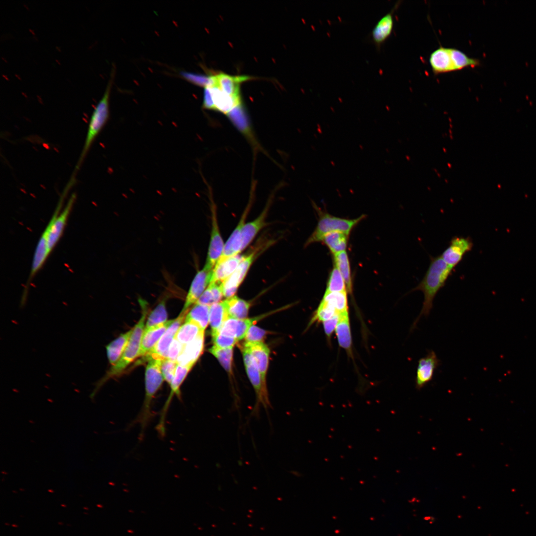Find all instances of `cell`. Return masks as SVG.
I'll list each match as a JSON object with an SVG mask.
<instances>
[{"label":"cell","instance_id":"4316f807","mask_svg":"<svg viewBox=\"0 0 536 536\" xmlns=\"http://www.w3.org/2000/svg\"><path fill=\"white\" fill-rule=\"evenodd\" d=\"M229 318L225 300L210 306L209 324L211 327L212 336L218 333L223 323Z\"/></svg>","mask_w":536,"mask_h":536},{"label":"cell","instance_id":"2e32d148","mask_svg":"<svg viewBox=\"0 0 536 536\" xmlns=\"http://www.w3.org/2000/svg\"><path fill=\"white\" fill-rule=\"evenodd\" d=\"M401 1H398L393 8L381 18L373 28L371 38L377 50L391 35L394 27V14L401 4Z\"/></svg>","mask_w":536,"mask_h":536},{"label":"cell","instance_id":"cb8c5ba5","mask_svg":"<svg viewBox=\"0 0 536 536\" xmlns=\"http://www.w3.org/2000/svg\"><path fill=\"white\" fill-rule=\"evenodd\" d=\"M243 345L248 347L257 364L263 381L267 385L266 376L270 353L268 347L264 342H244Z\"/></svg>","mask_w":536,"mask_h":536},{"label":"cell","instance_id":"4dcf8cb0","mask_svg":"<svg viewBox=\"0 0 536 536\" xmlns=\"http://www.w3.org/2000/svg\"><path fill=\"white\" fill-rule=\"evenodd\" d=\"M204 330L197 323L193 321L185 322L178 330L175 338L185 345L194 340Z\"/></svg>","mask_w":536,"mask_h":536},{"label":"cell","instance_id":"7a4b0ae2","mask_svg":"<svg viewBox=\"0 0 536 536\" xmlns=\"http://www.w3.org/2000/svg\"><path fill=\"white\" fill-rule=\"evenodd\" d=\"M162 361L151 359L148 360L146 367L145 394L144 402L139 412L130 425L131 426L139 424L140 427L139 436L140 439H143L145 430L153 416L151 407L152 402L164 380L161 369Z\"/></svg>","mask_w":536,"mask_h":536},{"label":"cell","instance_id":"d4e9b609","mask_svg":"<svg viewBox=\"0 0 536 536\" xmlns=\"http://www.w3.org/2000/svg\"><path fill=\"white\" fill-rule=\"evenodd\" d=\"M335 330L339 346L351 354L352 339L348 312L339 315Z\"/></svg>","mask_w":536,"mask_h":536},{"label":"cell","instance_id":"b9f144b4","mask_svg":"<svg viewBox=\"0 0 536 536\" xmlns=\"http://www.w3.org/2000/svg\"><path fill=\"white\" fill-rule=\"evenodd\" d=\"M177 363L168 359L162 361L161 372L164 380L170 385L174 378L176 372Z\"/></svg>","mask_w":536,"mask_h":536},{"label":"cell","instance_id":"8fae6325","mask_svg":"<svg viewBox=\"0 0 536 536\" xmlns=\"http://www.w3.org/2000/svg\"><path fill=\"white\" fill-rule=\"evenodd\" d=\"M472 247L473 242L470 237L455 236L440 256L448 266L454 269Z\"/></svg>","mask_w":536,"mask_h":536},{"label":"cell","instance_id":"7bdbcfd3","mask_svg":"<svg viewBox=\"0 0 536 536\" xmlns=\"http://www.w3.org/2000/svg\"><path fill=\"white\" fill-rule=\"evenodd\" d=\"M214 345L220 348L233 347L238 341L235 338L218 333L212 336Z\"/></svg>","mask_w":536,"mask_h":536},{"label":"cell","instance_id":"484cf974","mask_svg":"<svg viewBox=\"0 0 536 536\" xmlns=\"http://www.w3.org/2000/svg\"><path fill=\"white\" fill-rule=\"evenodd\" d=\"M132 332L133 329L125 334H121L106 346L107 357L112 366L114 365L121 357L128 345Z\"/></svg>","mask_w":536,"mask_h":536},{"label":"cell","instance_id":"ffe728a7","mask_svg":"<svg viewBox=\"0 0 536 536\" xmlns=\"http://www.w3.org/2000/svg\"><path fill=\"white\" fill-rule=\"evenodd\" d=\"M429 62L435 75L454 71L449 48L440 46L430 54Z\"/></svg>","mask_w":536,"mask_h":536},{"label":"cell","instance_id":"277c9868","mask_svg":"<svg viewBox=\"0 0 536 536\" xmlns=\"http://www.w3.org/2000/svg\"><path fill=\"white\" fill-rule=\"evenodd\" d=\"M114 77V70L112 69L104 93L91 116L83 149L75 166L76 171L79 168L91 145L109 119V98Z\"/></svg>","mask_w":536,"mask_h":536},{"label":"cell","instance_id":"d6986e66","mask_svg":"<svg viewBox=\"0 0 536 536\" xmlns=\"http://www.w3.org/2000/svg\"><path fill=\"white\" fill-rule=\"evenodd\" d=\"M270 202V201L257 218L244 224L241 235V252L249 245L260 231L266 225V220Z\"/></svg>","mask_w":536,"mask_h":536},{"label":"cell","instance_id":"ac0fdd59","mask_svg":"<svg viewBox=\"0 0 536 536\" xmlns=\"http://www.w3.org/2000/svg\"><path fill=\"white\" fill-rule=\"evenodd\" d=\"M245 256L238 254L218 260L212 270L210 283L223 282L234 272Z\"/></svg>","mask_w":536,"mask_h":536},{"label":"cell","instance_id":"bcb514c9","mask_svg":"<svg viewBox=\"0 0 536 536\" xmlns=\"http://www.w3.org/2000/svg\"><path fill=\"white\" fill-rule=\"evenodd\" d=\"M202 107L207 110H213V104L211 94L208 87L204 88Z\"/></svg>","mask_w":536,"mask_h":536},{"label":"cell","instance_id":"7c38bea8","mask_svg":"<svg viewBox=\"0 0 536 536\" xmlns=\"http://www.w3.org/2000/svg\"><path fill=\"white\" fill-rule=\"evenodd\" d=\"M441 361L434 350L418 361L415 378V386L417 390L422 389L433 379L436 369L440 365Z\"/></svg>","mask_w":536,"mask_h":536},{"label":"cell","instance_id":"7402d4cb","mask_svg":"<svg viewBox=\"0 0 536 536\" xmlns=\"http://www.w3.org/2000/svg\"><path fill=\"white\" fill-rule=\"evenodd\" d=\"M174 319L144 331L138 357L143 356L157 344Z\"/></svg>","mask_w":536,"mask_h":536},{"label":"cell","instance_id":"ab89813d","mask_svg":"<svg viewBox=\"0 0 536 536\" xmlns=\"http://www.w3.org/2000/svg\"><path fill=\"white\" fill-rule=\"evenodd\" d=\"M337 315H339L334 309L321 302L310 323H313L316 321L324 322Z\"/></svg>","mask_w":536,"mask_h":536},{"label":"cell","instance_id":"60d3db41","mask_svg":"<svg viewBox=\"0 0 536 536\" xmlns=\"http://www.w3.org/2000/svg\"><path fill=\"white\" fill-rule=\"evenodd\" d=\"M268 332L259 327L253 325L248 330L244 338L246 343H256L264 342Z\"/></svg>","mask_w":536,"mask_h":536},{"label":"cell","instance_id":"ee69618b","mask_svg":"<svg viewBox=\"0 0 536 536\" xmlns=\"http://www.w3.org/2000/svg\"><path fill=\"white\" fill-rule=\"evenodd\" d=\"M184 346L174 337L169 349L167 359L176 361Z\"/></svg>","mask_w":536,"mask_h":536},{"label":"cell","instance_id":"f546056e","mask_svg":"<svg viewBox=\"0 0 536 536\" xmlns=\"http://www.w3.org/2000/svg\"><path fill=\"white\" fill-rule=\"evenodd\" d=\"M229 317L242 319L247 318L250 303L237 296L225 300Z\"/></svg>","mask_w":536,"mask_h":536},{"label":"cell","instance_id":"e0dca14e","mask_svg":"<svg viewBox=\"0 0 536 536\" xmlns=\"http://www.w3.org/2000/svg\"><path fill=\"white\" fill-rule=\"evenodd\" d=\"M208 88L212 96L213 111L220 112L228 116L234 110L242 105L240 96H230L216 86Z\"/></svg>","mask_w":536,"mask_h":536},{"label":"cell","instance_id":"8d00e7d4","mask_svg":"<svg viewBox=\"0 0 536 536\" xmlns=\"http://www.w3.org/2000/svg\"><path fill=\"white\" fill-rule=\"evenodd\" d=\"M165 303V300L162 299L151 312L147 320L144 331L167 321V313Z\"/></svg>","mask_w":536,"mask_h":536},{"label":"cell","instance_id":"74e56055","mask_svg":"<svg viewBox=\"0 0 536 536\" xmlns=\"http://www.w3.org/2000/svg\"><path fill=\"white\" fill-rule=\"evenodd\" d=\"M331 271L325 292H347L344 280L335 265Z\"/></svg>","mask_w":536,"mask_h":536},{"label":"cell","instance_id":"6da1fadb","mask_svg":"<svg viewBox=\"0 0 536 536\" xmlns=\"http://www.w3.org/2000/svg\"><path fill=\"white\" fill-rule=\"evenodd\" d=\"M453 268L448 266L440 256L432 257L429 267L420 282L409 293L414 291H421L424 295L422 307L419 315L413 322L410 331L416 328L421 317H427L433 306L434 300L439 291L444 286L449 277L452 274Z\"/></svg>","mask_w":536,"mask_h":536},{"label":"cell","instance_id":"44dd1931","mask_svg":"<svg viewBox=\"0 0 536 536\" xmlns=\"http://www.w3.org/2000/svg\"><path fill=\"white\" fill-rule=\"evenodd\" d=\"M204 335V332L202 333L194 340L184 346L177 359L178 365L186 366L196 363L203 351Z\"/></svg>","mask_w":536,"mask_h":536},{"label":"cell","instance_id":"9a60e30c","mask_svg":"<svg viewBox=\"0 0 536 536\" xmlns=\"http://www.w3.org/2000/svg\"><path fill=\"white\" fill-rule=\"evenodd\" d=\"M268 314L242 319L229 317L223 323L218 333L235 338L238 340H241L245 338L248 330L254 324Z\"/></svg>","mask_w":536,"mask_h":536},{"label":"cell","instance_id":"f1b7e54d","mask_svg":"<svg viewBox=\"0 0 536 536\" xmlns=\"http://www.w3.org/2000/svg\"><path fill=\"white\" fill-rule=\"evenodd\" d=\"M334 265L340 271L346 285L347 292H352V278L350 263L347 252L345 251L334 255Z\"/></svg>","mask_w":536,"mask_h":536},{"label":"cell","instance_id":"f6af8a7d","mask_svg":"<svg viewBox=\"0 0 536 536\" xmlns=\"http://www.w3.org/2000/svg\"><path fill=\"white\" fill-rule=\"evenodd\" d=\"M339 315H337L323 323L325 333L327 337H330L338 323Z\"/></svg>","mask_w":536,"mask_h":536},{"label":"cell","instance_id":"3957f363","mask_svg":"<svg viewBox=\"0 0 536 536\" xmlns=\"http://www.w3.org/2000/svg\"><path fill=\"white\" fill-rule=\"evenodd\" d=\"M138 301L142 309L141 317L133 328L129 342L121 357L114 365L111 366L103 378L98 382L92 393V397L95 395L98 389L107 380L120 375L132 362L138 357L144 331L145 320L148 311L146 301L141 298H139Z\"/></svg>","mask_w":536,"mask_h":536},{"label":"cell","instance_id":"836d02e7","mask_svg":"<svg viewBox=\"0 0 536 536\" xmlns=\"http://www.w3.org/2000/svg\"><path fill=\"white\" fill-rule=\"evenodd\" d=\"M209 306L195 304L189 311L184 321L194 322L205 331L209 323Z\"/></svg>","mask_w":536,"mask_h":536},{"label":"cell","instance_id":"52a82bcc","mask_svg":"<svg viewBox=\"0 0 536 536\" xmlns=\"http://www.w3.org/2000/svg\"><path fill=\"white\" fill-rule=\"evenodd\" d=\"M66 194V193L65 191L63 197L61 198L56 210L49 222L50 229L48 238V250L49 254L53 251L63 235L76 199L75 195L73 194L69 199L64 209L61 211L62 202Z\"/></svg>","mask_w":536,"mask_h":536},{"label":"cell","instance_id":"5bb4252c","mask_svg":"<svg viewBox=\"0 0 536 536\" xmlns=\"http://www.w3.org/2000/svg\"><path fill=\"white\" fill-rule=\"evenodd\" d=\"M212 270L203 267L197 271L192 281L182 311L189 309L191 306L196 303L210 283Z\"/></svg>","mask_w":536,"mask_h":536},{"label":"cell","instance_id":"e575fe53","mask_svg":"<svg viewBox=\"0 0 536 536\" xmlns=\"http://www.w3.org/2000/svg\"><path fill=\"white\" fill-rule=\"evenodd\" d=\"M449 50L454 71L481 66V61L478 59L470 58L462 51L455 48H449Z\"/></svg>","mask_w":536,"mask_h":536},{"label":"cell","instance_id":"83f0119b","mask_svg":"<svg viewBox=\"0 0 536 536\" xmlns=\"http://www.w3.org/2000/svg\"><path fill=\"white\" fill-rule=\"evenodd\" d=\"M348 234L340 231L332 232L326 234L322 241L329 249L333 255L345 251L348 243Z\"/></svg>","mask_w":536,"mask_h":536},{"label":"cell","instance_id":"8992f818","mask_svg":"<svg viewBox=\"0 0 536 536\" xmlns=\"http://www.w3.org/2000/svg\"><path fill=\"white\" fill-rule=\"evenodd\" d=\"M242 350L246 373L256 395V403L252 412L253 414H256L260 405L267 410L271 406L267 386L263 381L257 364L248 347L243 345Z\"/></svg>","mask_w":536,"mask_h":536},{"label":"cell","instance_id":"9c48e42d","mask_svg":"<svg viewBox=\"0 0 536 536\" xmlns=\"http://www.w3.org/2000/svg\"><path fill=\"white\" fill-rule=\"evenodd\" d=\"M189 309L181 311L179 316L169 327L155 346L144 356L148 361L151 359L163 360L168 358L169 349L176 334L186 318Z\"/></svg>","mask_w":536,"mask_h":536},{"label":"cell","instance_id":"d6a6232c","mask_svg":"<svg viewBox=\"0 0 536 536\" xmlns=\"http://www.w3.org/2000/svg\"><path fill=\"white\" fill-rule=\"evenodd\" d=\"M223 296L222 282L210 283L196 304L210 306L220 302Z\"/></svg>","mask_w":536,"mask_h":536},{"label":"cell","instance_id":"4fadbf2b","mask_svg":"<svg viewBox=\"0 0 536 536\" xmlns=\"http://www.w3.org/2000/svg\"><path fill=\"white\" fill-rule=\"evenodd\" d=\"M256 253L255 251L245 255L234 272L222 282L223 296L226 299L235 295L254 261Z\"/></svg>","mask_w":536,"mask_h":536},{"label":"cell","instance_id":"1f68e13d","mask_svg":"<svg viewBox=\"0 0 536 536\" xmlns=\"http://www.w3.org/2000/svg\"><path fill=\"white\" fill-rule=\"evenodd\" d=\"M321 302L334 309L339 315L348 312L347 292H325Z\"/></svg>","mask_w":536,"mask_h":536},{"label":"cell","instance_id":"30bf717a","mask_svg":"<svg viewBox=\"0 0 536 536\" xmlns=\"http://www.w3.org/2000/svg\"><path fill=\"white\" fill-rule=\"evenodd\" d=\"M193 366L194 364L186 366L177 365L175 376L170 384V394L160 412L158 422L155 427L158 434L161 437H164L166 434V416L173 396L176 395L179 398L180 397V386Z\"/></svg>","mask_w":536,"mask_h":536},{"label":"cell","instance_id":"f35d334b","mask_svg":"<svg viewBox=\"0 0 536 536\" xmlns=\"http://www.w3.org/2000/svg\"><path fill=\"white\" fill-rule=\"evenodd\" d=\"M180 75L189 82L199 86L210 87L214 84L213 75L206 76L186 71H181Z\"/></svg>","mask_w":536,"mask_h":536},{"label":"cell","instance_id":"d590c367","mask_svg":"<svg viewBox=\"0 0 536 536\" xmlns=\"http://www.w3.org/2000/svg\"><path fill=\"white\" fill-rule=\"evenodd\" d=\"M208 351L217 359L225 370L231 375L233 347L220 348L213 345L209 348Z\"/></svg>","mask_w":536,"mask_h":536},{"label":"cell","instance_id":"603a6c76","mask_svg":"<svg viewBox=\"0 0 536 536\" xmlns=\"http://www.w3.org/2000/svg\"><path fill=\"white\" fill-rule=\"evenodd\" d=\"M213 76L214 81L213 86L217 87L224 93L232 96H240V83L251 78L248 76H232L224 73H219Z\"/></svg>","mask_w":536,"mask_h":536},{"label":"cell","instance_id":"5b68a950","mask_svg":"<svg viewBox=\"0 0 536 536\" xmlns=\"http://www.w3.org/2000/svg\"><path fill=\"white\" fill-rule=\"evenodd\" d=\"M314 208L317 212L319 219L317 225L313 233L305 243V246L322 241L328 233L340 231L349 234L353 228L365 217L362 215L355 219H346L332 215L322 211L314 202Z\"/></svg>","mask_w":536,"mask_h":536},{"label":"cell","instance_id":"ba28073f","mask_svg":"<svg viewBox=\"0 0 536 536\" xmlns=\"http://www.w3.org/2000/svg\"><path fill=\"white\" fill-rule=\"evenodd\" d=\"M210 210L211 222L210 237L204 267L208 269L212 270L222 255L224 244L218 226L216 206L212 201H211Z\"/></svg>","mask_w":536,"mask_h":536}]
</instances>
